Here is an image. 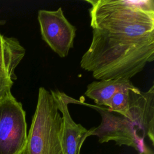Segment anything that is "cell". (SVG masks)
Returning <instances> with one entry per match:
<instances>
[{"label": "cell", "mask_w": 154, "mask_h": 154, "mask_svg": "<svg viewBox=\"0 0 154 154\" xmlns=\"http://www.w3.org/2000/svg\"><path fill=\"white\" fill-rule=\"evenodd\" d=\"M25 54V49L19 40L0 33V68L16 75L15 69Z\"/></svg>", "instance_id": "obj_8"}, {"label": "cell", "mask_w": 154, "mask_h": 154, "mask_svg": "<svg viewBox=\"0 0 154 154\" xmlns=\"http://www.w3.org/2000/svg\"><path fill=\"white\" fill-rule=\"evenodd\" d=\"M135 87L132 82L129 81L113 95L108 102L107 108L111 111L130 119L138 128L137 125L131 118L129 111L132 94Z\"/></svg>", "instance_id": "obj_9"}, {"label": "cell", "mask_w": 154, "mask_h": 154, "mask_svg": "<svg viewBox=\"0 0 154 154\" xmlns=\"http://www.w3.org/2000/svg\"><path fill=\"white\" fill-rule=\"evenodd\" d=\"M130 79L118 78L93 81L87 87L84 94L94 100L97 106H108V104L113 95Z\"/></svg>", "instance_id": "obj_7"}, {"label": "cell", "mask_w": 154, "mask_h": 154, "mask_svg": "<svg viewBox=\"0 0 154 154\" xmlns=\"http://www.w3.org/2000/svg\"><path fill=\"white\" fill-rule=\"evenodd\" d=\"M5 23V20H2V19H0V25H3Z\"/></svg>", "instance_id": "obj_11"}, {"label": "cell", "mask_w": 154, "mask_h": 154, "mask_svg": "<svg viewBox=\"0 0 154 154\" xmlns=\"http://www.w3.org/2000/svg\"><path fill=\"white\" fill-rule=\"evenodd\" d=\"M100 114L101 123L90 129L91 135L98 137L100 143L114 141L118 146H126L136 150L140 154H153L138 134V129L130 119L111 111L108 108L90 105Z\"/></svg>", "instance_id": "obj_3"}, {"label": "cell", "mask_w": 154, "mask_h": 154, "mask_svg": "<svg viewBox=\"0 0 154 154\" xmlns=\"http://www.w3.org/2000/svg\"><path fill=\"white\" fill-rule=\"evenodd\" d=\"M37 19L43 40L60 57L67 56L73 47L76 28L66 19L62 8L39 10Z\"/></svg>", "instance_id": "obj_5"}, {"label": "cell", "mask_w": 154, "mask_h": 154, "mask_svg": "<svg viewBox=\"0 0 154 154\" xmlns=\"http://www.w3.org/2000/svg\"><path fill=\"white\" fill-rule=\"evenodd\" d=\"M59 111L61 113L63 126L61 134V146L63 154H80L82 146L90 136V129H87L81 124L76 123L72 119L68 108V104L75 103V99L58 90H51Z\"/></svg>", "instance_id": "obj_6"}, {"label": "cell", "mask_w": 154, "mask_h": 154, "mask_svg": "<svg viewBox=\"0 0 154 154\" xmlns=\"http://www.w3.org/2000/svg\"><path fill=\"white\" fill-rule=\"evenodd\" d=\"M27 134L26 112L10 92L0 99V154H20Z\"/></svg>", "instance_id": "obj_4"}, {"label": "cell", "mask_w": 154, "mask_h": 154, "mask_svg": "<svg viewBox=\"0 0 154 154\" xmlns=\"http://www.w3.org/2000/svg\"><path fill=\"white\" fill-rule=\"evenodd\" d=\"M62 126V116L51 92L40 87L26 143L20 154H63Z\"/></svg>", "instance_id": "obj_2"}, {"label": "cell", "mask_w": 154, "mask_h": 154, "mask_svg": "<svg viewBox=\"0 0 154 154\" xmlns=\"http://www.w3.org/2000/svg\"><path fill=\"white\" fill-rule=\"evenodd\" d=\"M85 1L93 35L82 69L97 80L130 79L153 61V0Z\"/></svg>", "instance_id": "obj_1"}, {"label": "cell", "mask_w": 154, "mask_h": 154, "mask_svg": "<svg viewBox=\"0 0 154 154\" xmlns=\"http://www.w3.org/2000/svg\"><path fill=\"white\" fill-rule=\"evenodd\" d=\"M17 76L11 74L6 70L0 68V99L11 92V88Z\"/></svg>", "instance_id": "obj_10"}]
</instances>
